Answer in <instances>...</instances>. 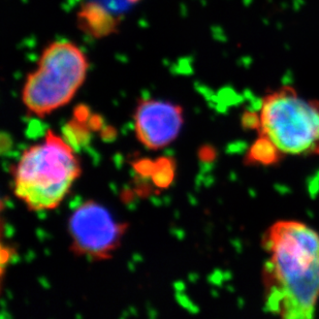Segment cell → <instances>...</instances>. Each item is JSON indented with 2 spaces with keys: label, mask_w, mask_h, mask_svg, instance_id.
<instances>
[{
  "label": "cell",
  "mask_w": 319,
  "mask_h": 319,
  "mask_svg": "<svg viewBox=\"0 0 319 319\" xmlns=\"http://www.w3.org/2000/svg\"><path fill=\"white\" fill-rule=\"evenodd\" d=\"M80 175L73 148L50 130L20 156L13 169L14 193L30 211H49L64 200Z\"/></svg>",
  "instance_id": "obj_2"
},
{
  "label": "cell",
  "mask_w": 319,
  "mask_h": 319,
  "mask_svg": "<svg viewBox=\"0 0 319 319\" xmlns=\"http://www.w3.org/2000/svg\"><path fill=\"white\" fill-rule=\"evenodd\" d=\"M183 123L182 106L168 100L141 99L134 114L136 136L150 150H160L172 144L180 135Z\"/></svg>",
  "instance_id": "obj_6"
},
{
  "label": "cell",
  "mask_w": 319,
  "mask_h": 319,
  "mask_svg": "<svg viewBox=\"0 0 319 319\" xmlns=\"http://www.w3.org/2000/svg\"><path fill=\"white\" fill-rule=\"evenodd\" d=\"M280 152L276 147L264 137H259L251 147L249 152V159L255 162L271 163L278 160Z\"/></svg>",
  "instance_id": "obj_8"
},
{
  "label": "cell",
  "mask_w": 319,
  "mask_h": 319,
  "mask_svg": "<svg viewBox=\"0 0 319 319\" xmlns=\"http://www.w3.org/2000/svg\"><path fill=\"white\" fill-rule=\"evenodd\" d=\"M89 67L87 54L76 43L46 45L23 85L21 98L27 112L45 117L68 105L86 81Z\"/></svg>",
  "instance_id": "obj_3"
},
{
  "label": "cell",
  "mask_w": 319,
  "mask_h": 319,
  "mask_svg": "<svg viewBox=\"0 0 319 319\" xmlns=\"http://www.w3.org/2000/svg\"><path fill=\"white\" fill-rule=\"evenodd\" d=\"M126 230L125 223L117 220L105 206L93 200L77 206L67 222L72 251L93 260L111 258Z\"/></svg>",
  "instance_id": "obj_5"
},
{
  "label": "cell",
  "mask_w": 319,
  "mask_h": 319,
  "mask_svg": "<svg viewBox=\"0 0 319 319\" xmlns=\"http://www.w3.org/2000/svg\"><path fill=\"white\" fill-rule=\"evenodd\" d=\"M266 307L290 319L313 317L319 301V235L298 221H278L264 235Z\"/></svg>",
  "instance_id": "obj_1"
},
{
  "label": "cell",
  "mask_w": 319,
  "mask_h": 319,
  "mask_svg": "<svg viewBox=\"0 0 319 319\" xmlns=\"http://www.w3.org/2000/svg\"><path fill=\"white\" fill-rule=\"evenodd\" d=\"M79 21L82 24L84 31H87L93 36H105L108 35L106 28L98 23V21L105 23L115 29L116 22L111 15L102 9L98 4H88L87 6L82 7L79 13Z\"/></svg>",
  "instance_id": "obj_7"
},
{
  "label": "cell",
  "mask_w": 319,
  "mask_h": 319,
  "mask_svg": "<svg viewBox=\"0 0 319 319\" xmlns=\"http://www.w3.org/2000/svg\"><path fill=\"white\" fill-rule=\"evenodd\" d=\"M256 114L260 137L280 154L319 155V100L285 85L267 93Z\"/></svg>",
  "instance_id": "obj_4"
}]
</instances>
